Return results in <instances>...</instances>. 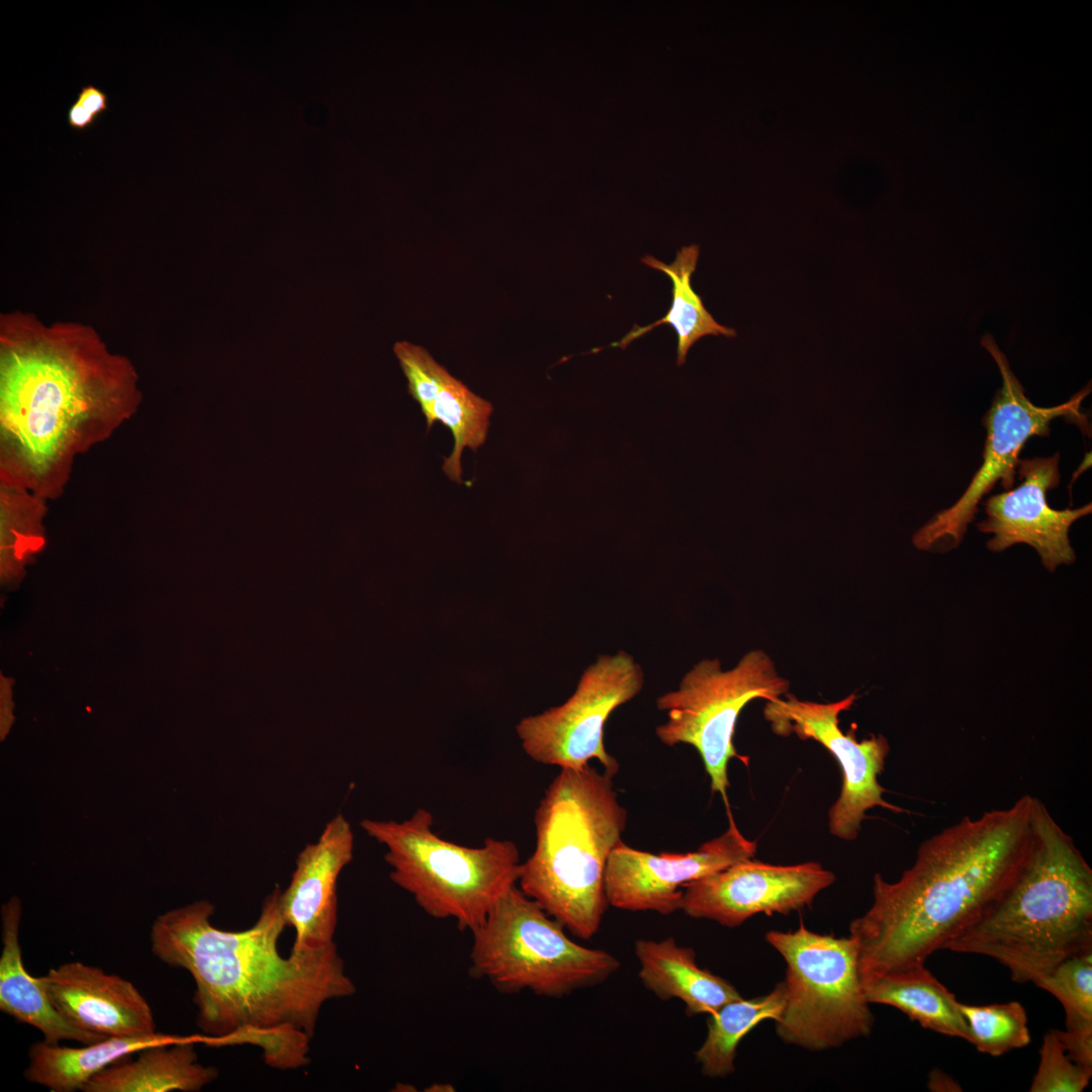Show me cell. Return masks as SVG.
Segmentation results:
<instances>
[{"mask_svg":"<svg viewBox=\"0 0 1092 1092\" xmlns=\"http://www.w3.org/2000/svg\"><path fill=\"white\" fill-rule=\"evenodd\" d=\"M491 413L489 401L449 374L434 400L427 426L429 430L435 422H440L451 431L454 447L444 461L443 470L457 483L463 482L462 451L465 447L475 451L484 443Z\"/></svg>","mask_w":1092,"mask_h":1092,"instance_id":"d4e9b609","label":"cell"},{"mask_svg":"<svg viewBox=\"0 0 1092 1092\" xmlns=\"http://www.w3.org/2000/svg\"><path fill=\"white\" fill-rule=\"evenodd\" d=\"M613 778L589 764L561 768L534 815L535 849L521 862L518 887L580 939L601 927L607 861L626 827Z\"/></svg>","mask_w":1092,"mask_h":1092,"instance_id":"5b68a950","label":"cell"},{"mask_svg":"<svg viewBox=\"0 0 1092 1092\" xmlns=\"http://www.w3.org/2000/svg\"><path fill=\"white\" fill-rule=\"evenodd\" d=\"M469 976L497 992L530 991L562 998L599 985L620 968L608 951L583 946L518 885L495 903L473 931Z\"/></svg>","mask_w":1092,"mask_h":1092,"instance_id":"52a82bcc","label":"cell"},{"mask_svg":"<svg viewBox=\"0 0 1092 1092\" xmlns=\"http://www.w3.org/2000/svg\"><path fill=\"white\" fill-rule=\"evenodd\" d=\"M68 124L71 128L84 131L95 124L97 117L75 101L68 110Z\"/></svg>","mask_w":1092,"mask_h":1092,"instance_id":"4dcf8cb0","label":"cell"},{"mask_svg":"<svg viewBox=\"0 0 1092 1092\" xmlns=\"http://www.w3.org/2000/svg\"><path fill=\"white\" fill-rule=\"evenodd\" d=\"M202 1035L155 1045L139 1052V1057L124 1064L109 1066L81 1089L83 1092H169L199 1091L214 1081L217 1070L198 1063L195 1043Z\"/></svg>","mask_w":1092,"mask_h":1092,"instance_id":"ffe728a7","label":"cell"},{"mask_svg":"<svg viewBox=\"0 0 1092 1092\" xmlns=\"http://www.w3.org/2000/svg\"><path fill=\"white\" fill-rule=\"evenodd\" d=\"M862 985L870 1004L890 1005L923 1028L970 1041L960 1002L925 965L873 976Z\"/></svg>","mask_w":1092,"mask_h":1092,"instance_id":"7402d4cb","label":"cell"},{"mask_svg":"<svg viewBox=\"0 0 1092 1092\" xmlns=\"http://www.w3.org/2000/svg\"><path fill=\"white\" fill-rule=\"evenodd\" d=\"M394 353L407 379L408 393L420 404L428 423L434 400L450 373L421 346L398 342Z\"/></svg>","mask_w":1092,"mask_h":1092,"instance_id":"f1b7e54d","label":"cell"},{"mask_svg":"<svg viewBox=\"0 0 1092 1092\" xmlns=\"http://www.w3.org/2000/svg\"><path fill=\"white\" fill-rule=\"evenodd\" d=\"M785 1002L786 988L780 982L767 994L749 999L740 997L710 1014L707 1036L695 1053L702 1073L711 1078L732 1074L741 1039L763 1020H778Z\"/></svg>","mask_w":1092,"mask_h":1092,"instance_id":"cb8c5ba5","label":"cell"},{"mask_svg":"<svg viewBox=\"0 0 1092 1092\" xmlns=\"http://www.w3.org/2000/svg\"><path fill=\"white\" fill-rule=\"evenodd\" d=\"M354 834L349 821L336 815L318 839L299 852L295 870L281 892L286 925L295 931L292 951L301 952L334 943L338 922V880L353 859Z\"/></svg>","mask_w":1092,"mask_h":1092,"instance_id":"2e32d148","label":"cell"},{"mask_svg":"<svg viewBox=\"0 0 1092 1092\" xmlns=\"http://www.w3.org/2000/svg\"><path fill=\"white\" fill-rule=\"evenodd\" d=\"M186 1036L155 1032L131 1037H108L81 1048L34 1042L28 1052L25 1079L53 1092L81 1090L95 1075L139 1052L180 1041Z\"/></svg>","mask_w":1092,"mask_h":1092,"instance_id":"44dd1931","label":"cell"},{"mask_svg":"<svg viewBox=\"0 0 1092 1092\" xmlns=\"http://www.w3.org/2000/svg\"><path fill=\"white\" fill-rule=\"evenodd\" d=\"M855 700L856 696L851 694L836 702L817 703L801 701L787 693L785 699L766 701L763 709V716L776 734L815 740L836 759L842 785L839 797L829 809L828 826L832 835L844 840L857 837L866 812L872 808L903 812L883 798L885 789L879 783L890 751L887 738L880 734L859 741L853 728L844 733L839 727V714L849 710Z\"/></svg>","mask_w":1092,"mask_h":1092,"instance_id":"7c38bea8","label":"cell"},{"mask_svg":"<svg viewBox=\"0 0 1092 1092\" xmlns=\"http://www.w3.org/2000/svg\"><path fill=\"white\" fill-rule=\"evenodd\" d=\"M928 1087L932 1091H958L961 1090L958 1083L940 1071H933L929 1077Z\"/></svg>","mask_w":1092,"mask_h":1092,"instance_id":"1f68e13d","label":"cell"},{"mask_svg":"<svg viewBox=\"0 0 1092 1092\" xmlns=\"http://www.w3.org/2000/svg\"><path fill=\"white\" fill-rule=\"evenodd\" d=\"M51 1001L73 1026L104 1037L153 1034L152 1009L135 986L81 962L65 963L39 977Z\"/></svg>","mask_w":1092,"mask_h":1092,"instance_id":"e0dca14e","label":"cell"},{"mask_svg":"<svg viewBox=\"0 0 1092 1092\" xmlns=\"http://www.w3.org/2000/svg\"><path fill=\"white\" fill-rule=\"evenodd\" d=\"M756 843L747 839L729 816L727 830L685 853L658 854L633 848L622 840L607 861L605 892L608 904L627 911L668 915L681 909L686 885L752 858Z\"/></svg>","mask_w":1092,"mask_h":1092,"instance_id":"4fadbf2b","label":"cell"},{"mask_svg":"<svg viewBox=\"0 0 1092 1092\" xmlns=\"http://www.w3.org/2000/svg\"><path fill=\"white\" fill-rule=\"evenodd\" d=\"M835 880L816 861L777 866L752 857L686 885L680 910L734 928L756 914L803 909Z\"/></svg>","mask_w":1092,"mask_h":1092,"instance_id":"5bb4252c","label":"cell"},{"mask_svg":"<svg viewBox=\"0 0 1092 1092\" xmlns=\"http://www.w3.org/2000/svg\"><path fill=\"white\" fill-rule=\"evenodd\" d=\"M765 939L786 963V1002L776 1020L784 1042L821 1052L871 1033L874 1015L851 936L817 933L800 921L796 930H770Z\"/></svg>","mask_w":1092,"mask_h":1092,"instance_id":"ba28073f","label":"cell"},{"mask_svg":"<svg viewBox=\"0 0 1092 1092\" xmlns=\"http://www.w3.org/2000/svg\"><path fill=\"white\" fill-rule=\"evenodd\" d=\"M136 381L131 363L89 325L0 315L2 436L34 486L132 411Z\"/></svg>","mask_w":1092,"mask_h":1092,"instance_id":"3957f363","label":"cell"},{"mask_svg":"<svg viewBox=\"0 0 1092 1092\" xmlns=\"http://www.w3.org/2000/svg\"><path fill=\"white\" fill-rule=\"evenodd\" d=\"M634 951L644 987L661 1000H680L689 1016L710 1015L741 997L730 982L702 969L695 950L678 945L673 937L638 939Z\"/></svg>","mask_w":1092,"mask_h":1092,"instance_id":"d6986e66","label":"cell"},{"mask_svg":"<svg viewBox=\"0 0 1092 1092\" xmlns=\"http://www.w3.org/2000/svg\"><path fill=\"white\" fill-rule=\"evenodd\" d=\"M1059 457L1056 453L1051 457L1019 459L1021 482L989 496L984 503L987 518L978 524V529L994 535L987 543L989 550L1000 552L1014 544H1028L1052 572L1059 565L1075 561L1069 530L1075 521L1091 514L1092 508L1091 503L1066 510L1049 506L1046 493L1060 483Z\"/></svg>","mask_w":1092,"mask_h":1092,"instance_id":"9a60e30c","label":"cell"},{"mask_svg":"<svg viewBox=\"0 0 1092 1092\" xmlns=\"http://www.w3.org/2000/svg\"><path fill=\"white\" fill-rule=\"evenodd\" d=\"M1034 985L1061 1002L1066 1031L1092 1036V949L1064 960Z\"/></svg>","mask_w":1092,"mask_h":1092,"instance_id":"4316f807","label":"cell"},{"mask_svg":"<svg viewBox=\"0 0 1092 1092\" xmlns=\"http://www.w3.org/2000/svg\"><path fill=\"white\" fill-rule=\"evenodd\" d=\"M700 248L698 245L682 247L676 252L674 261L666 264L651 255L641 258L647 266L666 274L672 282V302L666 314L645 327L634 326L620 341L611 347L625 349L632 341L648 333L655 327L669 324L677 335L676 365L681 366L691 347L701 338L713 336L735 337L736 332L720 325L706 309L703 300L691 285V277L697 267Z\"/></svg>","mask_w":1092,"mask_h":1092,"instance_id":"603a6c76","label":"cell"},{"mask_svg":"<svg viewBox=\"0 0 1092 1092\" xmlns=\"http://www.w3.org/2000/svg\"><path fill=\"white\" fill-rule=\"evenodd\" d=\"M959 1008L969 1027V1042L981 1053L999 1057L1030 1041L1026 1012L1017 1001L981 1006L960 1002Z\"/></svg>","mask_w":1092,"mask_h":1092,"instance_id":"484cf974","label":"cell"},{"mask_svg":"<svg viewBox=\"0 0 1092 1092\" xmlns=\"http://www.w3.org/2000/svg\"><path fill=\"white\" fill-rule=\"evenodd\" d=\"M789 680L777 671L763 650L744 654L735 667L723 670L718 659H704L681 678L678 689L661 695L656 706L667 720L655 729L666 746L689 744L699 752L711 790L728 807V763L736 757L733 737L742 709L752 700L775 701L789 691Z\"/></svg>","mask_w":1092,"mask_h":1092,"instance_id":"9c48e42d","label":"cell"},{"mask_svg":"<svg viewBox=\"0 0 1092 1092\" xmlns=\"http://www.w3.org/2000/svg\"><path fill=\"white\" fill-rule=\"evenodd\" d=\"M107 100L108 96L104 91L88 84L81 87L76 101L98 118L100 114L108 109Z\"/></svg>","mask_w":1092,"mask_h":1092,"instance_id":"f546056e","label":"cell"},{"mask_svg":"<svg viewBox=\"0 0 1092 1092\" xmlns=\"http://www.w3.org/2000/svg\"><path fill=\"white\" fill-rule=\"evenodd\" d=\"M643 682L641 666L629 653L600 655L565 703L519 722L522 748L534 761L560 769H579L597 759L615 776L619 763L605 748L604 728L610 715L633 699Z\"/></svg>","mask_w":1092,"mask_h":1092,"instance_id":"8fae6325","label":"cell"},{"mask_svg":"<svg viewBox=\"0 0 1092 1092\" xmlns=\"http://www.w3.org/2000/svg\"><path fill=\"white\" fill-rule=\"evenodd\" d=\"M213 913L210 902L196 901L158 916L150 932L155 957L194 980L202 1042L252 1044L281 1070L306 1065L323 1005L356 992L336 944L282 957L277 943L286 923L278 888L245 930L216 928Z\"/></svg>","mask_w":1092,"mask_h":1092,"instance_id":"6da1fadb","label":"cell"},{"mask_svg":"<svg viewBox=\"0 0 1092 1092\" xmlns=\"http://www.w3.org/2000/svg\"><path fill=\"white\" fill-rule=\"evenodd\" d=\"M941 949L989 957L1016 983H1035L1092 949V869L1037 798L1028 856L1010 886Z\"/></svg>","mask_w":1092,"mask_h":1092,"instance_id":"277c9868","label":"cell"},{"mask_svg":"<svg viewBox=\"0 0 1092 1092\" xmlns=\"http://www.w3.org/2000/svg\"><path fill=\"white\" fill-rule=\"evenodd\" d=\"M21 913V902L17 897L2 905L0 1010L39 1030L42 1040L50 1044H59L62 1040L89 1044L108 1038L69 1023L54 1006L39 977H33L25 970L19 942Z\"/></svg>","mask_w":1092,"mask_h":1092,"instance_id":"ac0fdd59","label":"cell"},{"mask_svg":"<svg viewBox=\"0 0 1092 1092\" xmlns=\"http://www.w3.org/2000/svg\"><path fill=\"white\" fill-rule=\"evenodd\" d=\"M434 818L420 808L410 818L363 819L361 828L386 848L389 878L435 919H452L460 931H473L512 887L521 861L511 840L487 837L478 847L441 838Z\"/></svg>","mask_w":1092,"mask_h":1092,"instance_id":"8992f818","label":"cell"},{"mask_svg":"<svg viewBox=\"0 0 1092 1092\" xmlns=\"http://www.w3.org/2000/svg\"><path fill=\"white\" fill-rule=\"evenodd\" d=\"M1092 1070L1077 1064L1067 1053L1056 1029L1045 1032L1039 1063L1029 1091L1081 1092L1089 1085Z\"/></svg>","mask_w":1092,"mask_h":1092,"instance_id":"83f0119b","label":"cell"},{"mask_svg":"<svg viewBox=\"0 0 1092 1092\" xmlns=\"http://www.w3.org/2000/svg\"><path fill=\"white\" fill-rule=\"evenodd\" d=\"M959 822L924 840L896 882L874 876L873 903L849 925L861 980L925 965L1010 886L1033 839V802Z\"/></svg>","mask_w":1092,"mask_h":1092,"instance_id":"7a4b0ae2","label":"cell"},{"mask_svg":"<svg viewBox=\"0 0 1092 1092\" xmlns=\"http://www.w3.org/2000/svg\"><path fill=\"white\" fill-rule=\"evenodd\" d=\"M981 345L993 357L1002 378V385L982 420L987 431L983 461L961 497L914 534L913 544L919 550L941 549L942 545L945 549L959 546L968 525L974 521L982 497L997 482L1005 490L1013 487L1019 453L1024 444L1034 436H1049L1051 423L1055 419L1065 418L1080 427L1082 433L1090 435L1087 416L1081 411L1082 401L1091 391L1090 385L1059 405H1035L1026 396L993 336L984 335Z\"/></svg>","mask_w":1092,"mask_h":1092,"instance_id":"30bf717a","label":"cell"}]
</instances>
